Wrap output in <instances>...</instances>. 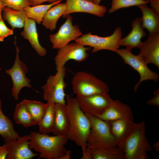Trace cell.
Here are the masks:
<instances>
[{
  "instance_id": "cell-17",
  "label": "cell",
  "mask_w": 159,
  "mask_h": 159,
  "mask_svg": "<svg viewBox=\"0 0 159 159\" xmlns=\"http://www.w3.org/2000/svg\"><path fill=\"white\" fill-rule=\"evenodd\" d=\"M132 29L125 37L120 40L119 46H124L130 51L138 47L142 42L141 39L146 36V33L142 24L141 17L136 18L131 24Z\"/></svg>"
},
{
  "instance_id": "cell-26",
  "label": "cell",
  "mask_w": 159,
  "mask_h": 159,
  "mask_svg": "<svg viewBox=\"0 0 159 159\" xmlns=\"http://www.w3.org/2000/svg\"><path fill=\"white\" fill-rule=\"evenodd\" d=\"M1 107L0 99V135L4 139H18L20 137L15 131L12 121L3 112Z\"/></svg>"
},
{
  "instance_id": "cell-6",
  "label": "cell",
  "mask_w": 159,
  "mask_h": 159,
  "mask_svg": "<svg viewBox=\"0 0 159 159\" xmlns=\"http://www.w3.org/2000/svg\"><path fill=\"white\" fill-rule=\"evenodd\" d=\"M66 71L64 66L61 67L57 70L55 74L49 76L46 83L41 87L43 99L47 102L66 104L64 78Z\"/></svg>"
},
{
  "instance_id": "cell-33",
  "label": "cell",
  "mask_w": 159,
  "mask_h": 159,
  "mask_svg": "<svg viewBox=\"0 0 159 159\" xmlns=\"http://www.w3.org/2000/svg\"><path fill=\"white\" fill-rule=\"evenodd\" d=\"M154 97L147 101L149 105L155 106H159V89H158L155 91L153 93Z\"/></svg>"
},
{
  "instance_id": "cell-14",
  "label": "cell",
  "mask_w": 159,
  "mask_h": 159,
  "mask_svg": "<svg viewBox=\"0 0 159 159\" xmlns=\"http://www.w3.org/2000/svg\"><path fill=\"white\" fill-rule=\"evenodd\" d=\"M66 10L62 16L64 18L70 14L76 12H84L102 17L107 11L103 5L95 4L86 0H66Z\"/></svg>"
},
{
  "instance_id": "cell-12",
  "label": "cell",
  "mask_w": 159,
  "mask_h": 159,
  "mask_svg": "<svg viewBox=\"0 0 159 159\" xmlns=\"http://www.w3.org/2000/svg\"><path fill=\"white\" fill-rule=\"evenodd\" d=\"M76 98L80 108L85 113L95 116L103 112L113 101L109 93L76 95Z\"/></svg>"
},
{
  "instance_id": "cell-31",
  "label": "cell",
  "mask_w": 159,
  "mask_h": 159,
  "mask_svg": "<svg viewBox=\"0 0 159 159\" xmlns=\"http://www.w3.org/2000/svg\"><path fill=\"white\" fill-rule=\"evenodd\" d=\"M5 5L6 6L15 9L20 10L28 6H31L28 0H1Z\"/></svg>"
},
{
  "instance_id": "cell-19",
  "label": "cell",
  "mask_w": 159,
  "mask_h": 159,
  "mask_svg": "<svg viewBox=\"0 0 159 159\" xmlns=\"http://www.w3.org/2000/svg\"><path fill=\"white\" fill-rule=\"evenodd\" d=\"M24 28L21 32V35L27 40L32 47L40 56L43 57L47 53V50L40 44L38 39L36 26V22L34 20L27 18Z\"/></svg>"
},
{
  "instance_id": "cell-9",
  "label": "cell",
  "mask_w": 159,
  "mask_h": 159,
  "mask_svg": "<svg viewBox=\"0 0 159 159\" xmlns=\"http://www.w3.org/2000/svg\"><path fill=\"white\" fill-rule=\"evenodd\" d=\"M116 52L123 59L125 63L131 66L140 75L139 81L134 87L135 92L137 90L139 86L143 81L152 80L158 82L159 78L158 74L151 70L138 54L134 55L131 51L126 48L119 49Z\"/></svg>"
},
{
  "instance_id": "cell-2",
  "label": "cell",
  "mask_w": 159,
  "mask_h": 159,
  "mask_svg": "<svg viewBox=\"0 0 159 159\" xmlns=\"http://www.w3.org/2000/svg\"><path fill=\"white\" fill-rule=\"evenodd\" d=\"M29 147L39 152V159H59L66 153L64 146L67 135L50 136L47 134L31 132Z\"/></svg>"
},
{
  "instance_id": "cell-16",
  "label": "cell",
  "mask_w": 159,
  "mask_h": 159,
  "mask_svg": "<svg viewBox=\"0 0 159 159\" xmlns=\"http://www.w3.org/2000/svg\"><path fill=\"white\" fill-rule=\"evenodd\" d=\"M95 116L105 121L121 119L133 120L130 107L118 100H113L103 112Z\"/></svg>"
},
{
  "instance_id": "cell-40",
  "label": "cell",
  "mask_w": 159,
  "mask_h": 159,
  "mask_svg": "<svg viewBox=\"0 0 159 159\" xmlns=\"http://www.w3.org/2000/svg\"><path fill=\"white\" fill-rule=\"evenodd\" d=\"M6 6L4 3L1 0H0V7L4 8Z\"/></svg>"
},
{
  "instance_id": "cell-42",
  "label": "cell",
  "mask_w": 159,
  "mask_h": 159,
  "mask_svg": "<svg viewBox=\"0 0 159 159\" xmlns=\"http://www.w3.org/2000/svg\"><path fill=\"white\" fill-rule=\"evenodd\" d=\"M101 0H94V3L97 4H99Z\"/></svg>"
},
{
  "instance_id": "cell-29",
  "label": "cell",
  "mask_w": 159,
  "mask_h": 159,
  "mask_svg": "<svg viewBox=\"0 0 159 159\" xmlns=\"http://www.w3.org/2000/svg\"><path fill=\"white\" fill-rule=\"evenodd\" d=\"M13 117L16 123L24 127H27L33 125L32 118L25 105L22 101L17 104Z\"/></svg>"
},
{
  "instance_id": "cell-5",
  "label": "cell",
  "mask_w": 159,
  "mask_h": 159,
  "mask_svg": "<svg viewBox=\"0 0 159 159\" xmlns=\"http://www.w3.org/2000/svg\"><path fill=\"white\" fill-rule=\"evenodd\" d=\"M72 86L76 95L88 96L108 93L107 85L92 74L85 71L76 72L72 78Z\"/></svg>"
},
{
  "instance_id": "cell-13",
  "label": "cell",
  "mask_w": 159,
  "mask_h": 159,
  "mask_svg": "<svg viewBox=\"0 0 159 159\" xmlns=\"http://www.w3.org/2000/svg\"><path fill=\"white\" fill-rule=\"evenodd\" d=\"M30 134L16 140L4 139L8 151L6 159H30L39 155L34 153L29 148Z\"/></svg>"
},
{
  "instance_id": "cell-20",
  "label": "cell",
  "mask_w": 159,
  "mask_h": 159,
  "mask_svg": "<svg viewBox=\"0 0 159 159\" xmlns=\"http://www.w3.org/2000/svg\"><path fill=\"white\" fill-rule=\"evenodd\" d=\"M69 121L66 104L55 105L54 118L52 132L54 135H67L69 130Z\"/></svg>"
},
{
  "instance_id": "cell-41",
  "label": "cell",
  "mask_w": 159,
  "mask_h": 159,
  "mask_svg": "<svg viewBox=\"0 0 159 159\" xmlns=\"http://www.w3.org/2000/svg\"><path fill=\"white\" fill-rule=\"evenodd\" d=\"M4 8L0 7V20L2 19V13L3 9Z\"/></svg>"
},
{
  "instance_id": "cell-36",
  "label": "cell",
  "mask_w": 159,
  "mask_h": 159,
  "mask_svg": "<svg viewBox=\"0 0 159 159\" xmlns=\"http://www.w3.org/2000/svg\"><path fill=\"white\" fill-rule=\"evenodd\" d=\"M150 3L151 8L159 13V0H148Z\"/></svg>"
},
{
  "instance_id": "cell-11",
  "label": "cell",
  "mask_w": 159,
  "mask_h": 159,
  "mask_svg": "<svg viewBox=\"0 0 159 159\" xmlns=\"http://www.w3.org/2000/svg\"><path fill=\"white\" fill-rule=\"evenodd\" d=\"M67 18L66 21L60 26L59 30L49 36L53 49H59L82 35L78 26L73 24L72 17L69 15Z\"/></svg>"
},
{
  "instance_id": "cell-39",
  "label": "cell",
  "mask_w": 159,
  "mask_h": 159,
  "mask_svg": "<svg viewBox=\"0 0 159 159\" xmlns=\"http://www.w3.org/2000/svg\"><path fill=\"white\" fill-rule=\"evenodd\" d=\"M153 147L156 151H159V142L158 141L154 143Z\"/></svg>"
},
{
  "instance_id": "cell-38",
  "label": "cell",
  "mask_w": 159,
  "mask_h": 159,
  "mask_svg": "<svg viewBox=\"0 0 159 159\" xmlns=\"http://www.w3.org/2000/svg\"><path fill=\"white\" fill-rule=\"evenodd\" d=\"M71 151L70 150H67L66 153L59 159H70L71 158Z\"/></svg>"
},
{
  "instance_id": "cell-10",
  "label": "cell",
  "mask_w": 159,
  "mask_h": 159,
  "mask_svg": "<svg viewBox=\"0 0 159 159\" xmlns=\"http://www.w3.org/2000/svg\"><path fill=\"white\" fill-rule=\"evenodd\" d=\"M54 58L56 70L69 60L78 62L85 61L89 56L88 51L91 50L90 47H86L78 43H69L58 49Z\"/></svg>"
},
{
  "instance_id": "cell-25",
  "label": "cell",
  "mask_w": 159,
  "mask_h": 159,
  "mask_svg": "<svg viewBox=\"0 0 159 159\" xmlns=\"http://www.w3.org/2000/svg\"><path fill=\"white\" fill-rule=\"evenodd\" d=\"M90 148L91 159H125L123 150L119 147L112 148Z\"/></svg>"
},
{
  "instance_id": "cell-21",
  "label": "cell",
  "mask_w": 159,
  "mask_h": 159,
  "mask_svg": "<svg viewBox=\"0 0 159 159\" xmlns=\"http://www.w3.org/2000/svg\"><path fill=\"white\" fill-rule=\"evenodd\" d=\"M142 14V24L144 29L148 30V35L159 33V13L146 4L138 6Z\"/></svg>"
},
{
  "instance_id": "cell-34",
  "label": "cell",
  "mask_w": 159,
  "mask_h": 159,
  "mask_svg": "<svg viewBox=\"0 0 159 159\" xmlns=\"http://www.w3.org/2000/svg\"><path fill=\"white\" fill-rule=\"evenodd\" d=\"M31 6H34L43 3L48 2L50 4L62 0H28Z\"/></svg>"
},
{
  "instance_id": "cell-4",
  "label": "cell",
  "mask_w": 159,
  "mask_h": 159,
  "mask_svg": "<svg viewBox=\"0 0 159 159\" xmlns=\"http://www.w3.org/2000/svg\"><path fill=\"white\" fill-rule=\"evenodd\" d=\"M85 114L91 124L90 131L87 140V146L101 148L117 147V143L107 122L95 116Z\"/></svg>"
},
{
  "instance_id": "cell-22",
  "label": "cell",
  "mask_w": 159,
  "mask_h": 159,
  "mask_svg": "<svg viewBox=\"0 0 159 159\" xmlns=\"http://www.w3.org/2000/svg\"><path fill=\"white\" fill-rule=\"evenodd\" d=\"M66 9L65 3L60 2L54 5L44 15L42 23V25L51 31L55 30L58 20L62 16Z\"/></svg>"
},
{
  "instance_id": "cell-15",
  "label": "cell",
  "mask_w": 159,
  "mask_h": 159,
  "mask_svg": "<svg viewBox=\"0 0 159 159\" xmlns=\"http://www.w3.org/2000/svg\"><path fill=\"white\" fill-rule=\"evenodd\" d=\"M138 55L147 64L152 63L159 68V33L148 35L147 39L138 47Z\"/></svg>"
},
{
  "instance_id": "cell-8",
  "label": "cell",
  "mask_w": 159,
  "mask_h": 159,
  "mask_svg": "<svg viewBox=\"0 0 159 159\" xmlns=\"http://www.w3.org/2000/svg\"><path fill=\"white\" fill-rule=\"evenodd\" d=\"M14 42L16 46V54L14 63L10 69L5 71L6 73L11 77L13 84L12 89V95L16 100L18 99L19 95L21 89L26 87L34 89L31 85L30 79L26 76L28 71L26 65L19 59V48L16 46V39L15 37Z\"/></svg>"
},
{
  "instance_id": "cell-28",
  "label": "cell",
  "mask_w": 159,
  "mask_h": 159,
  "mask_svg": "<svg viewBox=\"0 0 159 159\" xmlns=\"http://www.w3.org/2000/svg\"><path fill=\"white\" fill-rule=\"evenodd\" d=\"M21 101L25 105L32 118L33 125H38L44 113L47 103L25 99Z\"/></svg>"
},
{
  "instance_id": "cell-30",
  "label": "cell",
  "mask_w": 159,
  "mask_h": 159,
  "mask_svg": "<svg viewBox=\"0 0 159 159\" xmlns=\"http://www.w3.org/2000/svg\"><path fill=\"white\" fill-rule=\"evenodd\" d=\"M149 3L148 0H112L111 6L108 11L109 13H112L122 8Z\"/></svg>"
},
{
  "instance_id": "cell-37",
  "label": "cell",
  "mask_w": 159,
  "mask_h": 159,
  "mask_svg": "<svg viewBox=\"0 0 159 159\" xmlns=\"http://www.w3.org/2000/svg\"><path fill=\"white\" fill-rule=\"evenodd\" d=\"M81 159H91L90 147L87 146L85 152L82 153Z\"/></svg>"
},
{
  "instance_id": "cell-24",
  "label": "cell",
  "mask_w": 159,
  "mask_h": 159,
  "mask_svg": "<svg viewBox=\"0 0 159 159\" xmlns=\"http://www.w3.org/2000/svg\"><path fill=\"white\" fill-rule=\"evenodd\" d=\"M47 104L44 113L38 124L39 132L44 134L52 132L54 118L55 104L50 102Z\"/></svg>"
},
{
  "instance_id": "cell-23",
  "label": "cell",
  "mask_w": 159,
  "mask_h": 159,
  "mask_svg": "<svg viewBox=\"0 0 159 159\" xmlns=\"http://www.w3.org/2000/svg\"><path fill=\"white\" fill-rule=\"evenodd\" d=\"M2 15L3 19L6 21L12 29L24 27L27 18L23 10H16L7 6L3 9Z\"/></svg>"
},
{
  "instance_id": "cell-1",
  "label": "cell",
  "mask_w": 159,
  "mask_h": 159,
  "mask_svg": "<svg viewBox=\"0 0 159 159\" xmlns=\"http://www.w3.org/2000/svg\"><path fill=\"white\" fill-rule=\"evenodd\" d=\"M66 106L69 121V130L67 135L69 140L80 147L82 153L87 147V140L91 124L86 114L80 108L77 98L66 96Z\"/></svg>"
},
{
  "instance_id": "cell-35",
  "label": "cell",
  "mask_w": 159,
  "mask_h": 159,
  "mask_svg": "<svg viewBox=\"0 0 159 159\" xmlns=\"http://www.w3.org/2000/svg\"><path fill=\"white\" fill-rule=\"evenodd\" d=\"M8 151L6 145L4 144L0 146V159H6Z\"/></svg>"
},
{
  "instance_id": "cell-18",
  "label": "cell",
  "mask_w": 159,
  "mask_h": 159,
  "mask_svg": "<svg viewBox=\"0 0 159 159\" xmlns=\"http://www.w3.org/2000/svg\"><path fill=\"white\" fill-rule=\"evenodd\" d=\"M107 122L115 139L117 146L128 137L137 124L134 122L133 120L128 119H121Z\"/></svg>"
},
{
  "instance_id": "cell-7",
  "label": "cell",
  "mask_w": 159,
  "mask_h": 159,
  "mask_svg": "<svg viewBox=\"0 0 159 159\" xmlns=\"http://www.w3.org/2000/svg\"><path fill=\"white\" fill-rule=\"evenodd\" d=\"M122 31L120 27H117L111 35L102 37L92 34L89 32L82 35L77 39L75 42L84 46L93 48V53L102 50H107L116 52L119 49L120 40L122 37Z\"/></svg>"
},
{
  "instance_id": "cell-32",
  "label": "cell",
  "mask_w": 159,
  "mask_h": 159,
  "mask_svg": "<svg viewBox=\"0 0 159 159\" xmlns=\"http://www.w3.org/2000/svg\"><path fill=\"white\" fill-rule=\"evenodd\" d=\"M14 33L13 29L8 28L5 25L3 19L0 20V42H3L4 39Z\"/></svg>"
},
{
  "instance_id": "cell-3",
  "label": "cell",
  "mask_w": 159,
  "mask_h": 159,
  "mask_svg": "<svg viewBox=\"0 0 159 159\" xmlns=\"http://www.w3.org/2000/svg\"><path fill=\"white\" fill-rule=\"evenodd\" d=\"M145 123L142 120L137 125L132 133L118 145L124 152L125 159H147V153L152 146L146 136Z\"/></svg>"
},
{
  "instance_id": "cell-27",
  "label": "cell",
  "mask_w": 159,
  "mask_h": 159,
  "mask_svg": "<svg viewBox=\"0 0 159 159\" xmlns=\"http://www.w3.org/2000/svg\"><path fill=\"white\" fill-rule=\"evenodd\" d=\"M59 1L47 4H39L34 6H28L23 9L27 17L35 21L38 24L42 23L44 15L51 7L60 3Z\"/></svg>"
},
{
  "instance_id": "cell-43",
  "label": "cell",
  "mask_w": 159,
  "mask_h": 159,
  "mask_svg": "<svg viewBox=\"0 0 159 159\" xmlns=\"http://www.w3.org/2000/svg\"><path fill=\"white\" fill-rule=\"evenodd\" d=\"M86 0L90 1V2H93V3H94V0Z\"/></svg>"
}]
</instances>
